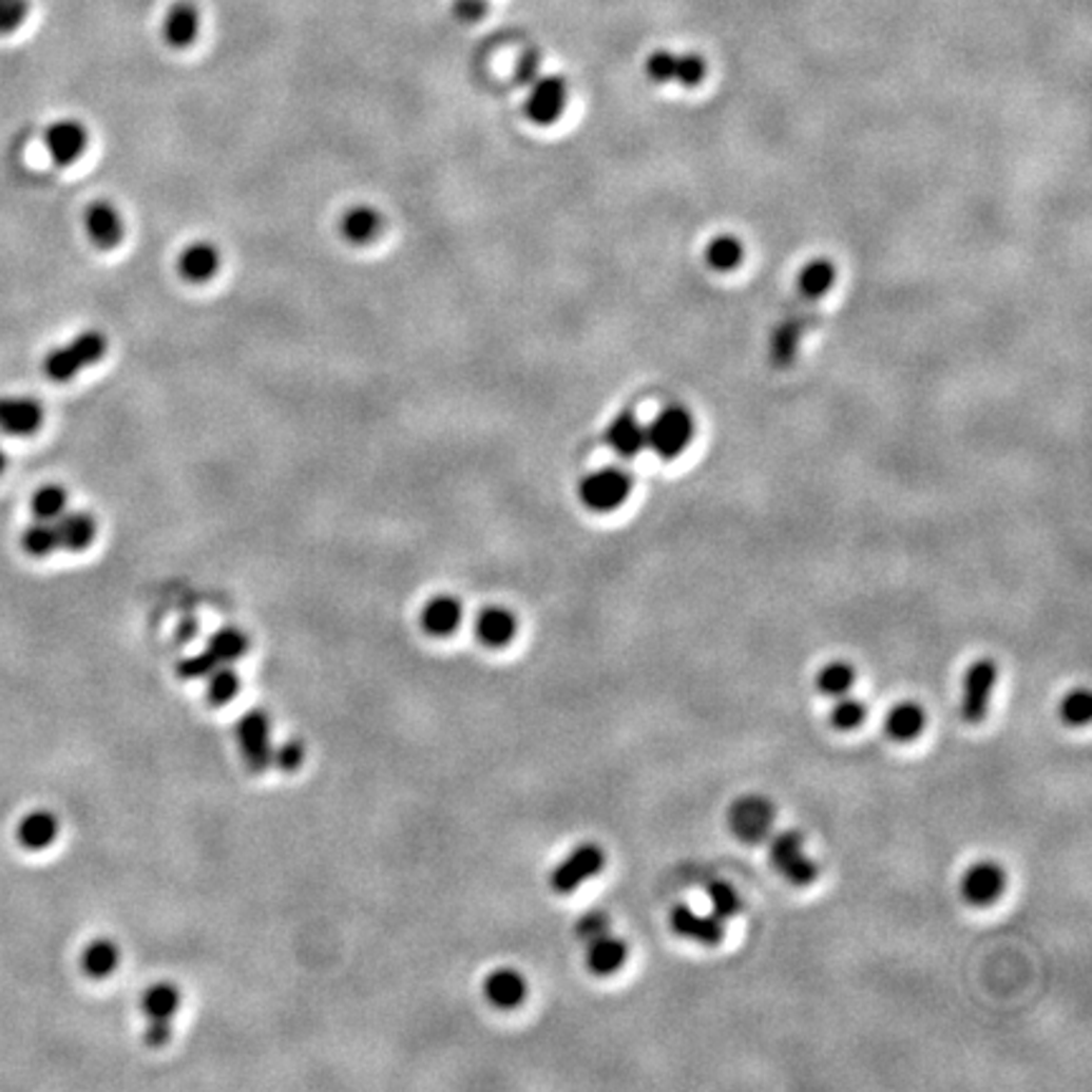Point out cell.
Here are the masks:
<instances>
[{"label":"cell","instance_id":"obj_18","mask_svg":"<svg viewBox=\"0 0 1092 1092\" xmlns=\"http://www.w3.org/2000/svg\"><path fill=\"white\" fill-rule=\"evenodd\" d=\"M516 617L506 607H485L476 617V637L485 648H506L516 637Z\"/></svg>","mask_w":1092,"mask_h":1092},{"label":"cell","instance_id":"obj_19","mask_svg":"<svg viewBox=\"0 0 1092 1092\" xmlns=\"http://www.w3.org/2000/svg\"><path fill=\"white\" fill-rule=\"evenodd\" d=\"M526 979L516 969H496L483 981V994L498 1009H516L526 999Z\"/></svg>","mask_w":1092,"mask_h":1092},{"label":"cell","instance_id":"obj_28","mask_svg":"<svg viewBox=\"0 0 1092 1092\" xmlns=\"http://www.w3.org/2000/svg\"><path fill=\"white\" fill-rule=\"evenodd\" d=\"M206 650L213 655V660L218 663V666H231L241 655H246L248 637L235 628H223L210 637Z\"/></svg>","mask_w":1092,"mask_h":1092},{"label":"cell","instance_id":"obj_29","mask_svg":"<svg viewBox=\"0 0 1092 1092\" xmlns=\"http://www.w3.org/2000/svg\"><path fill=\"white\" fill-rule=\"evenodd\" d=\"M852 686L855 668L849 666L847 660L827 663V666H822L820 673H817V688H820L822 695H829V698H838V695L849 693Z\"/></svg>","mask_w":1092,"mask_h":1092},{"label":"cell","instance_id":"obj_2","mask_svg":"<svg viewBox=\"0 0 1092 1092\" xmlns=\"http://www.w3.org/2000/svg\"><path fill=\"white\" fill-rule=\"evenodd\" d=\"M769 860L797 887L812 885L820 878V867L809 858L807 849H804L802 835L794 832V829H787V832H779L771 838Z\"/></svg>","mask_w":1092,"mask_h":1092},{"label":"cell","instance_id":"obj_46","mask_svg":"<svg viewBox=\"0 0 1092 1092\" xmlns=\"http://www.w3.org/2000/svg\"><path fill=\"white\" fill-rule=\"evenodd\" d=\"M536 74H539V54H536V51H529V54L521 56L519 81L521 84H529V81L536 79Z\"/></svg>","mask_w":1092,"mask_h":1092},{"label":"cell","instance_id":"obj_43","mask_svg":"<svg viewBox=\"0 0 1092 1092\" xmlns=\"http://www.w3.org/2000/svg\"><path fill=\"white\" fill-rule=\"evenodd\" d=\"M215 668H218V663H215L213 655L206 650V653L180 663V675H185V678H203V675H208L210 670H215Z\"/></svg>","mask_w":1092,"mask_h":1092},{"label":"cell","instance_id":"obj_12","mask_svg":"<svg viewBox=\"0 0 1092 1092\" xmlns=\"http://www.w3.org/2000/svg\"><path fill=\"white\" fill-rule=\"evenodd\" d=\"M87 130L76 119H61L46 130V150L56 165H72L87 150Z\"/></svg>","mask_w":1092,"mask_h":1092},{"label":"cell","instance_id":"obj_48","mask_svg":"<svg viewBox=\"0 0 1092 1092\" xmlns=\"http://www.w3.org/2000/svg\"><path fill=\"white\" fill-rule=\"evenodd\" d=\"M195 628H197V625H195V619H185V622L180 625V632H177V635H180V637H183V640H190V637H193V635H195V632H197Z\"/></svg>","mask_w":1092,"mask_h":1092},{"label":"cell","instance_id":"obj_37","mask_svg":"<svg viewBox=\"0 0 1092 1092\" xmlns=\"http://www.w3.org/2000/svg\"><path fill=\"white\" fill-rule=\"evenodd\" d=\"M1059 716L1072 728H1080L1090 724L1092 716V698L1085 688H1075L1062 698V706H1059Z\"/></svg>","mask_w":1092,"mask_h":1092},{"label":"cell","instance_id":"obj_36","mask_svg":"<svg viewBox=\"0 0 1092 1092\" xmlns=\"http://www.w3.org/2000/svg\"><path fill=\"white\" fill-rule=\"evenodd\" d=\"M706 896L708 903H711V911L716 913L721 921L733 918L741 911L739 893L733 890V885L726 883V880H711V883L706 885Z\"/></svg>","mask_w":1092,"mask_h":1092},{"label":"cell","instance_id":"obj_49","mask_svg":"<svg viewBox=\"0 0 1092 1092\" xmlns=\"http://www.w3.org/2000/svg\"><path fill=\"white\" fill-rule=\"evenodd\" d=\"M3 471H5V453L0 451V474H3Z\"/></svg>","mask_w":1092,"mask_h":1092},{"label":"cell","instance_id":"obj_4","mask_svg":"<svg viewBox=\"0 0 1092 1092\" xmlns=\"http://www.w3.org/2000/svg\"><path fill=\"white\" fill-rule=\"evenodd\" d=\"M605 867V852L597 842H579L577 847L567 855L564 860L559 862L552 870V883L554 890L559 896H570V893L577 890L579 885H585L587 880H592L599 870Z\"/></svg>","mask_w":1092,"mask_h":1092},{"label":"cell","instance_id":"obj_7","mask_svg":"<svg viewBox=\"0 0 1092 1092\" xmlns=\"http://www.w3.org/2000/svg\"><path fill=\"white\" fill-rule=\"evenodd\" d=\"M235 739H238L243 762H246L253 774H261V771H266L268 766H271V721H268L264 711L246 713V716L238 721V728H235Z\"/></svg>","mask_w":1092,"mask_h":1092},{"label":"cell","instance_id":"obj_25","mask_svg":"<svg viewBox=\"0 0 1092 1092\" xmlns=\"http://www.w3.org/2000/svg\"><path fill=\"white\" fill-rule=\"evenodd\" d=\"M56 835H59V822L51 812H31L18 825V842L25 849H34V852L49 847L56 840Z\"/></svg>","mask_w":1092,"mask_h":1092},{"label":"cell","instance_id":"obj_10","mask_svg":"<svg viewBox=\"0 0 1092 1092\" xmlns=\"http://www.w3.org/2000/svg\"><path fill=\"white\" fill-rule=\"evenodd\" d=\"M1007 887V875L1004 867L994 860H979L974 865L966 867L961 878V898L966 900L969 905H976V908H983V905H992L1001 898Z\"/></svg>","mask_w":1092,"mask_h":1092},{"label":"cell","instance_id":"obj_30","mask_svg":"<svg viewBox=\"0 0 1092 1092\" xmlns=\"http://www.w3.org/2000/svg\"><path fill=\"white\" fill-rule=\"evenodd\" d=\"M741 258H744V246H741L739 238L733 235H716L706 246V264L713 268V271H733L739 268Z\"/></svg>","mask_w":1092,"mask_h":1092},{"label":"cell","instance_id":"obj_5","mask_svg":"<svg viewBox=\"0 0 1092 1092\" xmlns=\"http://www.w3.org/2000/svg\"><path fill=\"white\" fill-rule=\"evenodd\" d=\"M774 804L759 794L739 797L728 809V827L741 842H762L774 829Z\"/></svg>","mask_w":1092,"mask_h":1092},{"label":"cell","instance_id":"obj_21","mask_svg":"<svg viewBox=\"0 0 1092 1092\" xmlns=\"http://www.w3.org/2000/svg\"><path fill=\"white\" fill-rule=\"evenodd\" d=\"M54 529L56 539H59V549H66V552H81L97 536V521L87 511H63L59 519L54 521Z\"/></svg>","mask_w":1092,"mask_h":1092},{"label":"cell","instance_id":"obj_24","mask_svg":"<svg viewBox=\"0 0 1092 1092\" xmlns=\"http://www.w3.org/2000/svg\"><path fill=\"white\" fill-rule=\"evenodd\" d=\"M340 231L352 246H367L382 231V218L375 208L355 206L342 215Z\"/></svg>","mask_w":1092,"mask_h":1092},{"label":"cell","instance_id":"obj_31","mask_svg":"<svg viewBox=\"0 0 1092 1092\" xmlns=\"http://www.w3.org/2000/svg\"><path fill=\"white\" fill-rule=\"evenodd\" d=\"M835 284V266L825 258H817L807 264L800 273V291L807 299H820Z\"/></svg>","mask_w":1092,"mask_h":1092},{"label":"cell","instance_id":"obj_33","mask_svg":"<svg viewBox=\"0 0 1092 1092\" xmlns=\"http://www.w3.org/2000/svg\"><path fill=\"white\" fill-rule=\"evenodd\" d=\"M23 549L31 557H49L51 552H56V549H59V539H56L54 521L36 519L31 523L23 532Z\"/></svg>","mask_w":1092,"mask_h":1092},{"label":"cell","instance_id":"obj_47","mask_svg":"<svg viewBox=\"0 0 1092 1092\" xmlns=\"http://www.w3.org/2000/svg\"><path fill=\"white\" fill-rule=\"evenodd\" d=\"M797 347V334H794V327H784L782 331L777 334V347L774 352L777 357H782V360H787V357L794 352Z\"/></svg>","mask_w":1092,"mask_h":1092},{"label":"cell","instance_id":"obj_22","mask_svg":"<svg viewBox=\"0 0 1092 1092\" xmlns=\"http://www.w3.org/2000/svg\"><path fill=\"white\" fill-rule=\"evenodd\" d=\"M587 969L595 976H612L628 961V946L617 936L605 934L587 943Z\"/></svg>","mask_w":1092,"mask_h":1092},{"label":"cell","instance_id":"obj_3","mask_svg":"<svg viewBox=\"0 0 1092 1092\" xmlns=\"http://www.w3.org/2000/svg\"><path fill=\"white\" fill-rule=\"evenodd\" d=\"M693 438V418L683 407H668L645 427V445L660 458H675Z\"/></svg>","mask_w":1092,"mask_h":1092},{"label":"cell","instance_id":"obj_26","mask_svg":"<svg viewBox=\"0 0 1092 1092\" xmlns=\"http://www.w3.org/2000/svg\"><path fill=\"white\" fill-rule=\"evenodd\" d=\"M119 963V949L110 938H97L81 954V969L89 979H107L114 974Z\"/></svg>","mask_w":1092,"mask_h":1092},{"label":"cell","instance_id":"obj_45","mask_svg":"<svg viewBox=\"0 0 1092 1092\" xmlns=\"http://www.w3.org/2000/svg\"><path fill=\"white\" fill-rule=\"evenodd\" d=\"M488 13V0H456V16L461 21L476 23Z\"/></svg>","mask_w":1092,"mask_h":1092},{"label":"cell","instance_id":"obj_9","mask_svg":"<svg viewBox=\"0 0 1092 1092\" xmlns=\"http://www.w3.org/2000/svg\"><path fill=\"white\" fill-rule=\"evenodd\" d=\"M567 94H570V89H567L564 79H559V76H536L534 81H529L523 114L539 127L554 124L559 114L564 112Z\"/></svg>","mask_w":1092,"mask_h":1092},{"label":"cell","instance_id":"obj_41","mask_svg":"<svg viewBox=\"0 0 1092 1092\" xmlns=\"http://www.w3.org/2000/svg\"><path fill=\"white\" fill-rule=\"evenodd\" d=\"M28 16V0H0V34H11Z\"/></svg>","mask_w":1092,"mask_h":1092},{"label":"cell","instance_id":"obj_14","mask_svg":"<svg viewBox=\"0 0 1092 1092\" xmlns=\"http://www.w3.org/2000/svg\"><path fill=\"white\" fill-rule=\"evenodd\" d=\"M221 253L213 243L193 241L177 255V273L190 284H206L218 273Z\"/></svg>","mask_w":1092,"mask_h":1092},{"label":"cell","instance_id":"obj_6","mask_svg":"<svg viewBox=\"0 0 1092 1092\" xmlns=\"http://www.w3.org/2000/svg\"><path fill=\"white\" fill-rule=\"evenodd\" d=\"M996 675L999 668L992 657H979L966 668L961 686V716L969 724H979L989 713V701H992Z\"/></svg>","mask_w":1092,"mask_h":1092},{"label":"cell","instance_id":"obj_1","mask_svg":"<svg viewBox=\"0 0 1092 1092\" xmlns=\"http://www.w3.org/2000/svg\"><path fill=\"white\" fill-rule=\"evenodd\" d=\"M107 355V337L101 331H81L76 334L72 342H66L63 347H56L54 352H49L46 362H43V369L54 382H69L76 377L81 369L97 364L101 357Z\"/></svg>","mask_w":1092,"mask_h":1092},{"label":"cell","instance_id":"obj_15","mask_svg":"<svg viewBox=\"0 0 1092 1092\" xmlns=\"http://www.w3.org/2000/svg\"><path fill=\"white\" fill-rule=\"evenodd\" d=\"M43 423V407L34 398H0V430L31 436Z\"/></svg>","mask_w":1092,"mask_h":1092},{"label":"cell","instance_id":"obj_23","mask_svg":"<svg viewBox=\"0 0 1092 1092\" xmlns=\"http://www.w3.org/2000/svg\"><path fill=\"white\" fill-rule=\"evenodd\" d=\"M605 438L617 456L632 458L645 448V425L635 418V415L622 413L612 420L610 427H607Z\"/></svg>","mask_w":1092,"mask_h":1092},{"label":"cell","instance_id":"obj_13","mask_svg":"<svg viewBox=\"0 0 1092 1092\" xmlns=\"http://www.w3.org/2000/svg\"><path fill=\"white\" fill-rule=\"evenodd\" d=\"M197 34H200V11L190 0L172 3L162 18L165 43L172 49H188L195 43Z\"/></svg>","mask_w":1092,"mask_h":1092},{"label":"cell","instance_id":"obj_42","mask_svg":"<svg viewBox=\"0 0 1092 1092\" xmlns=\"http://www.w3.org/2000/svg\"><path fill=\"white\" fill-rule=\"evenodd\" d=\"M605 934H610V918L599 911L587 913V916H582V921L577 923V936L587 943L595 941V938L605 936Z\"/></svg>","mask_w":1092,"mask_h":1092},{"label":"cell","instance_id":"obj_20","mask_svg":"<svg viewBox=\"0 0 1092 1092\" xmlns=\"http://www.w3.org/2000/svg\"><path fill=\"white\" fill-rule=\"evenodd\" d=\"M885 736L898 741V744H908V741L918 739L925 728V711L918 701H898L890 711L885 713Z\"/></svg>","mask_w":1092,"mask_h":1092},{"label":"cell","instance_id":"obj_39","mask_svg":"<svg viewBox=\"0 0 1092 1092\" xmlns=\"http://www.w3.org/2000/svg\"><path fill=\"white\" fill-rule=\"evenodd\" d=\"M706 76V63L698 54H678L675 81L683 87H698Z\"/></svg>","mask_w":1092,"mask_h":1092},{"label":"cell","instance_id":"obj_44","mask_svg":"<svg viewBox=\"0 0 1092 1092\" xmlns=\"http://www.w3.org/2000/svg\"><path fill=\"white\" fill-rule=\"evenodd\" d=\"M170 1019H147L145 1042L150 1047H162L170 1042Z\"/></svg>","mask_w":1092,"mask_h":1092},{"label":"cell","instance_id":"obj_17","mask_svg":"<svg viewBox=\"0 0 1092 1092\" xmlns=\"http://www.w3.org/2000/svg\"><path fill=\"white\" fill-rule=\"evenodd\" d=\"M463 619V607L456 597L451 595H438L427 599L423 605V612H420V625L427 635L433 637H448L461 628Z\"/></svg>","mask_w":1092,"mask_h":1092},{"label":"cell","instance_id":"obj_38","mask_svg":"<svg viewBox=\"0 0 1092 1092\" xmlns=\"http://www.w3.org/2000/svg\"><path fill=\"white\" fill-rule=\"evenodd\" d=\"M645 69H648V76L653 81H657V84H668V81H675V69H678V54H673V51H655V54L648 59V63H645Z\"/></svg>","mask_w":1092,"mask_h":1092},{"label":"cell","instance_id":"obj_11","mask_svg":"<svg viewBox=\"0 0 1092 1092\" xmlns=\"http://www.w3.org/2000/svg\"><path fill=\"white\" fill-rule=\"evenodd\" d=\"M668 921L675 936L688 938V941L701 943V946H719L724 941L726 928L716 913H698L691 905L675 903Z\"/></svg>","mask_w":1092,"mask_h":1092},{"label":"cell","instance_id":"obj_27","mask_svg":"<svg viewBox=\"0 0 1092 1092\" xmlns=\"http://www.w3.org/2000/svg\"><path fill=\"white\" fill-rule=\"evenodd\" d=\"M180 1007V992L175 983L157 981L142 994V1012L147 1019H172Z\"/></svg>","mask_w":1092,"mask_h":1092},{"label":"cell","instance_id":"obj_32","mask_svg":"<svg viewBox=\"0 0 1092 1092\" xmlns=\"http://www.w3.org/2000/svg\"><path fill=\"white\" fill-rule=\"evenodd\" d=\"M66 506H69L66 491L56 483L41 485V488L34 494V498H31V511H34L36 519H41V521H56L63 511H66Z\"/></svg>","mask_w":1092,"mask_h":1092},{"label":"cell","instance_id":"obj_40","mask_svg":"<svg viewBox=\"0 0 1092 1092\" xmlns=\"http://www.w3.org/2000/svg\"><path fill=\"white\" fill-rule=\"evenodd\" d=\"M304 744H299V741H284L281 746H273V756H271V764H276L279 769L284 771H296L299 766L304 764Z\"/></svg>","mask_w":1092,"mask_h":1092},{"label":"cell","instance_id":"obj_35","mask_svg":"<svg viewBox=\"0 0 1092 1092\" xmlns=\"http://www.w3.org/2000/svg\"><path fill=\"white\" fill-rule=\"evenodd\" d=\"M241 681L228 666H218L208 673V701L213 706H226L238 695Z\"/></svg>","mask_w":1092,"mask_h":1092},{"label":"cell","instance_id":"obj_16","mask_svg":"<svg viewBox=\"0 0 1092 1092\" xmlns=\"http://www.w3.org/2000/svg\"><path fill=\"white\" fill-rule=\"evenodd\" d=\"M84 226H87V233H89V238H92L94 246L104 248V251L117 248L119 241L124 238V223H121V215L117 213V208L110 206V203H104V200L94 203V206L87 208Z\"/></svg>","mask_w":1092,"mask_h":1092},{"label":"cell","instance_id":"obj_8","mask_svg":"<svg viewBox=\"0 0 1092 1092\" xmlns=\"http://www.w3.org/2000/svg\"><path fill=\"white\" fill-rule=\"evenodd\" d=\"M628 496L630 478L617 468L595 471V474L585 476L582 483H579V501L585 503V509L597 511V514L619 509Z\"/></svg>","mask_w":1092,"mask_h":1092},{"label":"cell","instance_id":"obj_34","mask_svg":"<svg viewBox=\"0 0 1092 1092\" xmlns=\"http://www.w3.org/2000/svg\"><path fill=\"white\" fill-rule=\"evenodd\" d=\"M867 716V708L860 698H852V695H838L832 711H829V724H832L838 731H855L862 721Z\"/></svg>","mask_w":1092,"mask_h":1092}]
</instances>
